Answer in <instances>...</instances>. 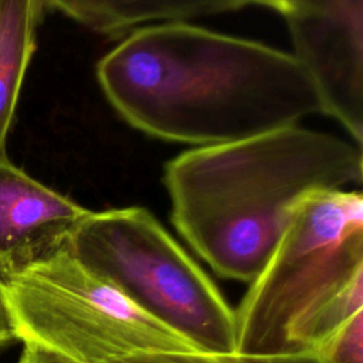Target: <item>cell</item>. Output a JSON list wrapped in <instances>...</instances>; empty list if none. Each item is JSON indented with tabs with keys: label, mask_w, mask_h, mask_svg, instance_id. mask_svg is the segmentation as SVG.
Listing matches in <instances>:
<instances>
[{
	"label": "cell",
	"mask_w": 363,
	"mask_h": 363,
	"mask_svg": "<svg viewBox=\"0 0 363 363\" xmlns=\"http://www.w3.org/2000/svg\"><path fill=\"white\" fill-rule=\"evenodd\" d=\"M96 78L129 125L199 147L322 112L313 81L292 54L186 21L128 33L99 60Z\"/></svg>",
	"instance_id": "1"
},
{
	"label": "cell",
	"mask_w": 363,
	"mask_h": 363,
	"mask_svg": "<svg viewBox=\"0 0 363 363\" xmlns=\"http://www.w3.org/2000/svg\"><path fill=\"white\" fill-rule=\"evenodd\" d=\"M362 146L299 128L200 146L164 166L172 221L221 278L250 284L296 203L315 190L360 183Z\"/></svg>",
	"instance_id": "2"
},
{
	"label": "cell",
	"mask_w": 363,
	"mask_h": 363,
	"mask_svg": "<svg viewBox=\"0 0 363 363\" xmlns=\"http://www.w3.org/2000/svg\"><path fill=\"white\" fill-rule=\"evenodd\" d=\"M235 312L242 356H322L363 316V196L315 190L294 207Z\"/></svg>",
	"instance_id": "3"
},
{
	"label": "cell",
	"mask_w": 363,
	"mask_h": 363,
	"mask_svg": "<svg viewBox=\"0 0 363 363\" xmlns=\"http://www.w3.org/2000/svg\"><path fill=\"white\" fill-rule=\"evenodd\" d=\"M64 247L200 352L235 353L234 309L149 210H89Z\"/></svg>",
	"instance_id": "4"
},
{
	"label": "cell",
	"mask_w": 363,
	"mask_h": 363,
	"mask_svg": "<svg viewBox=\"0 0 363 363\" xmlns=\"http://www.w3.org/2000/svg\"><path fill=\"white\" fill-rule=\"evenodd\" d=\"M14 339L71 363L200 352L153 319L64 245L0 278Z\"/></svg>",
	"instance_id": "5"
},
{
	"label": "cell",
	"mask_w": 363,
	"mask_h": 363,
	"mask_svg": "<svg viewBox=\"0 0 363 363\" xmlns=\"http://www.w3.org/2000/svg\"><path fill=\"white\" fill-rule=\"evenodd\" d=\"M294 57L313 81L322 112L363 140V0H296L284 14Z\"/></svg>",
	"instance_id": "6"
},
{
	"label": "cell",
	"mask_w": 363,
	"mask_h": 363,
	"mask_svg": "<svg viewBox=\"0 0 363 363\" xmlns=\"http://www.w3.org/2000/svg\"><path fill=\"white\" fill-rule=\"evenodd\" d=\"M89 213L0 156V278L61 248Z\"/></svg>",
	"instance_id": "7"
},
{
	"label": "cell",
	"mask_w": 363,
	"mask_h": 363,
	"mask_svg": "<svg viewBox=\"0 0 363 363\" xmlns=\"http://www.w3.org/2000/svg\"><path fill=\"white\" fill-rule=\"evenodd\" d=\"M86 28L122 35L136 28L240 10L261 0H41Z\"/></svg>",
	"instance_id": "8"
},
{
	"label": "cell",
	"mask_w": 363,
	"mask_h": 363,
	"mask_svg": "<svg viewBox=\"0 0 363 363\" xmlns=\"http://www.w3.org/2000/svg\"><path fill=\"white\" fill-rule=\"evenodd\" d=\"M43 10L41 0H0V156L6 153Z\"/></svg>",
	"instance_id": "9"
},
{
	"label": "cell",
	"mask_w": 363,
	"mask_h": 363,
	"mask_svg": "<svg viewBox=\"0 0 363 363\" xmlns=\"http://www.w3.org/2000/svg\"><path fill=\"white\" fill-rule=\"evenodd\" d=\"M17 363H71L64 360L41 347L34 345H23L21 354ZM111 363H330L326 359L302 353V354H285V356H242L238 353L231 354H214L204 352H187V353H152L139 354Z\"/></svg>",
	"instance_id": "10"
},
{
	"label": "cell",
	"mask_w": 363,
	"mask_h": 363,
	"mask_svg": "<svg viewBox=\"0 0 363 363\" xmlns=\"http://www.w3.org/2000/svg\"><path fill=\"white\" fill-rule=\"evenodd\" d=\"M323 359L330 363H363V316L352 320L336 336Z\"/></svg>",
	"instance_id": "11"
},
{
	"label": "cell",
	"mask_w": 363,
	"mask_h": 363,
	"mask_svg": "<svg viewBox=\"0 0 363 363\" xmlns=\"http://www.w3.org/2000/svg\"><path fill=\"white\" fill-rule=\"evenodd\" d=\"M14 339V332L10 320V315L0 289V349L10 345Z\"/></svg>",
	"instance_id": "12"
},
{
	"label": "cell",
	"mask_w": 363,
	"mask_h": 363,
	"mask_svg": "<svg viewBox=\"0 0 363 363\" xmlns=\"http://www.w3.org/2000/svg\"><path fill=\"white\" fill-rule=\"evenodd\" d=\"M295 3H296V0H261V6L271 7L277 11H279L282 16L286 14L295 6Z\"/></svg>",
	"instance_id": "13"
}]
</instances>
